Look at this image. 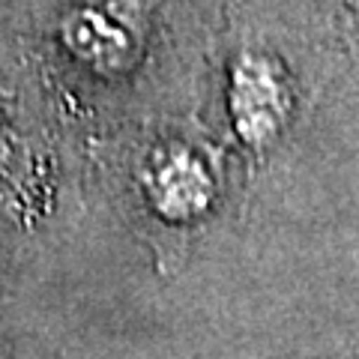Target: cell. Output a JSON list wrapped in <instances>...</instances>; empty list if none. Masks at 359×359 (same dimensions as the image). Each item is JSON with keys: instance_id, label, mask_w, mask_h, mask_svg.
Here are the masks:
<instances>
[{"instance_id": "1", "label": "cell", "mask_w": 359, "mask_h": 359, "mask_svg": "<svg viewBox=\"0 0 359 359\" xmlns=\"http://www.w3.org/2000/svg\"><path fill=\"white\" fill-rule=\"evenodd\" d=\"M138 189L144 207L168 228H189L219 198V165L204 144L165 138L141 156Z\"/></svg>"}, {"instance_id": "2", "label": "cell", "mask_w": 359, "mask_h": 359, "mask_svg": "<svg viewBox=\"0 0 359 359\" xmlns=\"http://www.w3.org/2000/svg\"><path fill=\"white\" fill-rule=\"evenodd\" d=\"M228 114L249 150H266L290 114V87L282 63L257 48L240 51L228 72Z\"/></svg>"}, {"instance_id": "3", "label": "cell", "mask_w": 359, "mask_h": 359, "mask_svg": "<svg viewBox=\"0 0 359 359\" xmlns=\"http://www.w3.org/2000/svg\"><path fill=\"white\" fill-rule=\"evenodd\" d=\"M60 42L78 66L96 75L132 69L141 48L132 18L108 0L72 6L60 21Z\"/></svg>"}, {"instance_id": "4", "label": "cell", "mask_w": 359, "mask_h": 359, "mask_svg": "<svg viewBox=\"0 0 359 359\" xmlns=\"http://www.w3.org/2000/svg\"><path fill=\"white\" fill-rule=\"evenodd\" d=\"M18 141H13V135L6 132V126L0 123V201L15 207L30 204V174H27V159L25 153L15 147Z\"/></svg>"}, {"instance_id": "5", "label": "cell", "mask_w": 359, "mask_h": 359, "mask_svg": "<svg viewBox=\"0 0 359 359\" xmlns=\"http://www.w3.org/2000/svg\"><path fill=\"white\" fill-rule=\"evenodd\" d=\"M339 6H341L344 25H347V30H351V39L359 48V0H339Z\"/></svg>"}]
</instances>
